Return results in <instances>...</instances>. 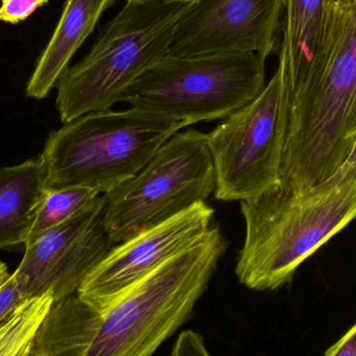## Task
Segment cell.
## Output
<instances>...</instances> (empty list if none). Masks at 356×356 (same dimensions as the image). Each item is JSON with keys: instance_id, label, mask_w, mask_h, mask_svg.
I'll list each match as a JSON object with an SVG mask.
<instances>
[{"instance_id": "5b68a950", "label": "cell", "mask_w": 356, "mask_h": 356, "mask_svg": "<svg viewBox=\"0 0 356 356\" xmlns=\"http://www.w3.org/2000/svg\"><path fill=\"white\" fill-rule=\"evenodd\" d=\"M186 125L131 108L89 113L54 131L41 158L47 186L106 195L135 177Z\"/></svg>"}, {"instance_id": "7a4b0ae2", "label": "cell", "mask_w": 356, "mask_h": 356, "mask_svg": "<svg viewBox=\"0 0 356 356\" xmlns=\"http://www.w3.org/2000/svg\"><path fill=\"white\" fill-rule=\"evenodd\" d=\"M286 88L280 188L295 192L334 177L356 142V0L330 8L321 52Z\"/></svg>"}, {"instance_id": "9a60e30c", "label": "cell", "mask_w": 356, "mask_h": 356, "mask_svg": "<svg viewBox=\"0 0 356 356\" xmlns=\"http://www.w3.org/2000/svg\"><path fill=\"white\" fill-rule=\"evenodd\" d=\"M54 303L51 293L27 299L0 324V356H29L35 332Z\"/></svg>"}, {"instance_id": "5bb4252c", "label": "cell", "mask_w": 356, "mask_h": 356, "mask_svg": "<svg viewBox=\"0 0 356 356\" xmlns=\"http://www.w3.org/2000/svg\"><path fill=\"white\" fill-rule=\"evenodd\" d=\"M330 8L327 0H284L280 64L286 85L302 79L321 52L330 26Z\"/></svg>"}, {"instance_id": "d6986e66", "label": "cell", "mask_w": 356, "mask_h": 356, "mask_svg": "<svg viewBox=\"0 0 356 356\" xmlns=\"http://www.w3.org/2000/svg\"><path fill=\"white\" fill-rule=\"evenodd\" d=\"M27 299L19 290L13 274L10 278L0 286V324Z\"/></svg>"}, {"instance_id": "ba28073f", "label": "cell", "mask_w": 356, "mask_h": 356, "mask_svg": "<svg viewBox=\"0 0 356 356\" xmlns=\"http://www.w3.org/2000/svg\"><path fill=\"white\" fill-rule=\"evenodd\" d=\"M286 119L288 88L278 63L263 92L207 135L216 199L248 200L280 188Z\"/></svg>"}, {"instance_id": "8992f818", "label": "cell", "mask_w": 356, "mask_h": 356, "mask_svg": "<svg viewBox=\"0 0 356 356\" xmlns=\"http://www.w3.org/2000/svg\"><path fill=\"white\" fill-rule=\"evenodd\" d=\"M265 87V60L253 52L166 56L127 90L122 102L186 127L223 120Z\"/></svg>"}, {"instance_id": "603a6c76", "label": "cell", "mask_w": 356, "mask_h": 356, "mask_svg": "<svg viewBox=\"0 0 356 356\" xmlns=\"http://www.w3.org/2000/svg\"><path fill=\"white\" fill-rule=\"evenodd\" d=\"M127 1H156V0H127ZM160 1H178V2H191L196 1V0H160Z\"/></svg>"}, {"instance_id": "7402d4cb", "label": "cell", "mask_w": 356, "mask_h": 356, "mask_svg": "<svg viewBox=\"0 0 356 356\" xmlns=\"http://www.w3.org/2000/svg\"><path fill=\"white\" fill-rule=\"evenodd\" d=\"M10 273L3 261H0V286L10 278Z\"/></svg>"}, {"instance_id": "30bf717a", "label": "cell", "mask_w": 356, "mask_h": 356, "mask_svg": "<svg viewBox=\"0 0 356 356\" xmlns=\"http://www.w3.org/2000/svg\"><path fill=\"white\" fill-rule=\"evenodd\" d=\"M284 0H196L182 13L167 56L273 54Z\"/></svg>"}, {"instance_id": "44dd1931", "label": "cell", "mask_w": 356, "mask_h": 356, "mask_svg": "<svg viewBox=\"0 0 356 356\" xmlns=\"http://www.w3.org/2000/svg\"><path fill=\"white\" fill-rule=\"evenodd\" d=\"M356 175V142L349 154L347 160L345 161L343 166L339 169L338 172L334 177H346V175Z\"/></svg>"}, {"instance_id": "277c9868", "label": "cell", "mask_w": 356, "mask_h": 356, "mask_svg": "<svg viewBox=\"0 0 356 356\" xmlns=\"http://www.w3.org/2000/svg\"><path fill=\"white\" fill-rule=\"evenodd\" d=\"M188 2L127 1L106 25L89 54L58 79L56 108L71 122L110 110L127 90L166 58Z\"/></svg>"}, {"instance_id": "ffe728a7", "label": "cell", "mask_w": 356, "mask_h": 356, "mask_svg": "<svg viewBox=\"0 0 356 356\" xmlns=\"http://www.w3.org/2000/svg\"><path fill=\"white\" fill-rule=\"evenodd\" d=\"M324 356H356V323Z\"/></svg>"}, {"instance_id": "ac0fdd59", "label": "cell", "mask_w": 356, "mask_h": 356, "mask_svg": "<svg viewBox=\"0 0 356 356\" xmlns=\"http://www.w3.org/2000/svg\"><path fill=\"white\" fill-rule=\"evenodd\" d=\"M170 356H211L202 337L193 330H184L178 336Z\"/></svg>"}, {"instance_id": "cb8c5ba5", "label": "cell", "mask_w": 356, "mask_h": 356, "mask_svg": "<svg viewBox=\"0 0 356 356\" xmlns=\"http://www.w3.org/2000/svg\"><path fill=\"white\" fill-rule=\"evenodd\" d=\"M328 4L330 6H336V4H343L345 2L348 1V0H327Z\"/></svg>"}, {"instance_id": "8fae6325", "label": "cell", "mask_w": 356, "mask_h": 356, "mask_svg": "<svg viewBox=\"0 0 356 356\" xmlns=\"http://www.w3.org/2000/svg\"><path fill=\"white\" fill-rule=\"evenodd\" d=\"M213 209L198 202L175 217L113 246L89 274L76 295L104 307L171 257L182 252L211 228Z\"/></svg>"}, {"instance_id": "6da1fadb", "label": "cell", "mask_w": 356, "mask_h": 356, "mask_svg": "<svg viewBox=\"0 0 356 356\" xmlns=\"http://www.w3.org/2000/svg\"><path fill=\"white\" fill-rule=\"evenodd\" d=\"M227 248L218 226L104 307L52 303L29 356H152L191 317Z\"/></svg>"}, {"instance_id": "4fadbf2b", "label": "cell", "mask_w": 356, "mask_h": 356, "mask_svg": "<svg viewBox=\"0 0 356 356\" xmlns=\"http://www.w3.org/2000/svg\"><path fill=\"white\" fill-rule=\"evenodd\" d=\"M47 192L41 156L0 169V248L25 245Z\"/></svg>"}, {"instance_id": "52a82bcc", "label": "cell", "mask_w": 356, "mask_h": 356, "mask_svg": "<svg viewBox=\"0 0 356 356\" xmlns=\"http://www.w3.org/2000/svg\"><path fill=\"white\" fill-rule=\"evenodd\" d=\"M205 134L177 131L131 179L106 196L104 228L112 246L159 225L215 191Z\"/></svg>"}, {"instance_id": "9c48e42d", "label": "cell", "mask_w": 356, "mask_h": 356, "mask_svg": "<svg viewBox=\"0 0 356 356\" xmlns=\"http://www.w3.org/2000/svg\"><path fill=\"white\" fill-rule=\"evenodd\" d=\"M106 196L68 221L27 241L13 273L26 299L51 293L54 303L76 294L112 248L104 228Z\"/></svg>"}, {"instance_id": "7c38bea8", "label": "cell", "mask_w": 356, "mask_h": 356, "mask_svg": "<svg viewBox=\"0 0 356 356\" xmlns=\"http://www.w3.org/2000/svg\"><path fill=\"white\" fill-rule=\"evenodd\" d=\"M116 0H66L60 20L26 86L29 97L42 99L58 83L71 58Z\"/></svg>"}, {"instance_id": "2e32d148", "label": "cell", "mask_w": 356, "mask_h": 356, "mask_svg": "<svg viewBox=\"0 0 356 356\" xmlns=\"http://www.w3.org/2000/svg\"><path fill=\"white\" fill-rule=\"evenodd\" d=\"M99 196L96 191L79 186L54 190L48 188L27 241L83 213Z\"/></svg>"}, {"instance_id": "3957f363", "label": "cell", "mask_w": 356, "mask_h": 356, "mask_svg": "<svg viewBox=\"0 0 356 356\" xmlns=\"http://www.w3.org/2000/svg\"><path fill=\"white\" fill-rule=\"evenodd\" d=\"M246 234L236 274L254 291H274L292 280L301 264L356 218V175L312 188H278L240 201Z\"/></svg>"}, {"instance_id": "e0dca14e", "label": "cell", "mask_w": 356, "mask_h": 356, "mask_svg": "<svg viewBox=\"0 0 356 356\" xmlns=\"http://www.w3.org/2000/svg\"><path fill=\"white\" fill-rule=\"evenodd\" d=\"M48 0H2L0 6V21L17 24L26 20Z\"/></svg>"}]
</instances>
